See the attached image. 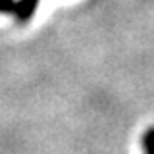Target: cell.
Masks as SVG:
<instances>
[{"label": "cell", "instance_id": "obj_1", "mask_svg": "<svg viewBox=\"0 0 154 154\" xmlns=\"http://www.w3.org/2000/svg\"><path fill=\"white\" fill-rule=\"evenodd\" d=\"M38 4H41V0H16V8H14V19H16L17 23H29L35 16Z\"/></svg>", "mask_w": 154, "mask_h": 154}, {"label": "cell", "instance_id": "obj_2", "mask_svg": "<svg viewBox=\"0 0 154 154\" xmlns=\"http://www.w3.org/2000/svg\"><path fill=\"white\" fill-rule=\"evenodd\" d=\"M143 150L144 154H154V127L146 129L143 135Z\"/></svg>", "mask_w": 154, "mask_h": 154}, {"label": "cell", "instance_id": "obj_3", "mask_svg": "<svg viewBox=\"0 0 154 154\" xmlns=\"http://www.w3.org/2000/svg\"><path fill=\"white\" fill-rule=\"evenodd\" d=\"M16 0H0V14H14Z\"/></svg>", "mask_w": 154, "mask_h": 154}]
</instances>
